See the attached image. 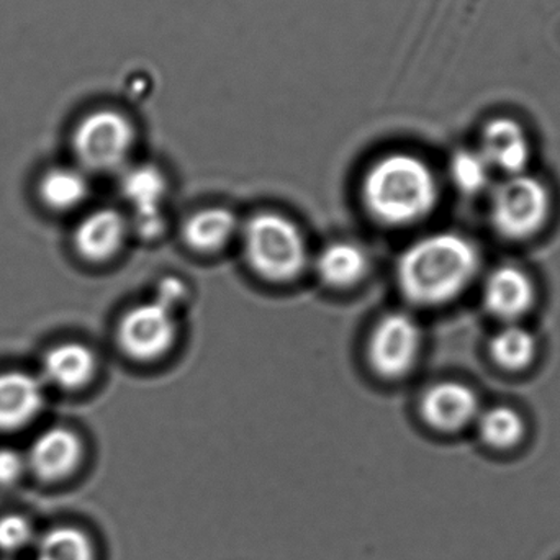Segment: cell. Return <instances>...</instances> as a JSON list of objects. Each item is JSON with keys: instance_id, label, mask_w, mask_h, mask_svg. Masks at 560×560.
Wrapping results in <instances>:
<instances>
[{"instance_id": "7", "label": "cell", "mask_w": 560, "mask_h": 560, "mask_svg": "<svg viewBox=\"0 0 560 560\" xmlns=\"http://www.w3.org/2000/svg\"><path fill=\"white\" fill-rule=\"evenodd\" d=\"M420 325L404 312L388 313L372 329L368 355L371 368L384 378L404 377L421 352Z\"/></svg>"}, {"instance_id": "11", "label": "cell", "mask_w": 560, "mask_h": 560, "mask_svg": "<svg viewBox=\"0 0 560 560\" xmlns=\"http://www.w3.org/2000/svg\"><path fill=\"white\" fill-rule=\"evenodd\" d=\"M480 153L492 170L509 176L525 173L532 158V144L523 125L515 118L497 117L483 125Z\"/></svg>"}, {"instance_id": "9", "label": "cell", "mask_w": 560, "mask_h": 560, "mask_svg": "<svg viewBox=\"0 0 560 560\" xmlns=\"http://www.w3.org/2000/svg\"><path fill=\"white\" fill-rule=\"evenodd\" d=\"M420 411L423 420L434 430L454 433L479 417V397L469 385L440 382L424 392Z\"/></svg>"}, {"instance_id": "6", "label": "cell", "mask_w": 560, "mask_h": 560, "mask_svg": "<svg viewBox=\"0 0 560 560\" xmlns=\"http://www.w3.org/2000/svg\"><path fill=\"white\" fill-rule=\"evenodd\" d=\"M117 336L118 345L131 359L163 358L177 338V310L153 296L121 316Z\"/></svg>"}, {"instance_id": "14", "label": "cell", "mask_w": 560, "mask_h": 560, "mask_svg": "<svg viewBox=\"0 0 560 560\" xmlns=\"http://www.w3.org/2000/svg\"><path fill=\"white\" fill-rule=\"evenodd\" d=\"M45 404L42 382L25 372L0 374V431L20 430L35 420Z\"/></svg>"}, {"instance_id": "23", "label": "cell", "mask_w": 560, "mask_h": 560, "mask_svg": "<svg viewBox=\"0 0 560 560\" xmlns=\"http://www.w3.org/2000/svg\"><path fill=\"white\" fill-rule=\"evenodd\" d=\"M35 541L32 523L20 515H5L0 518V551L20 552Z\"/></svg>"}, {"instance_id": "1", "label": "cell", "mask_w": 560, "mask_h": 560, "mask_svg": "<svg viewBox=\"0 0 560 560\" xmlns=\"http://www.w3.org/2000/svg\"><path fill=\"white\" fill-rule=\"evenodd\" d=\"M479 248L457 233H434L401 253L397 282L401 293L421 306H438L459 296L477 278Z\"/></svg>"}, {"instance_id": "10", "label": "cell", "mask_w": 560, "mask_h": 560, "mask_svg": "<svg viewBox=\"0 0 560 560\" xmlns=\"http://www.w3.org/2000/svg\"><path fill=\"white\" fill-rule=\"evenodd\" d=\"M82 460V441L74 431L56 427L43 431L30 447L32 472L45 482H59L75 472Z\"/></svg>"}, {"instance_id": "2", "label": "cell", "mask_w": 560, "mask_h": 560, "mask_svg": "<svg viewBox=\"0 0 560 560\" xmlns=\"http://www.w3.org/2000/svg\"><path fill=\"white\" fill-rule=\"evenodd\" d=\"M361 196L372 219L388 226H407L433 212L440 190L427 161L410 153H390L369 167Z\"/></svg>"}, {"instance_id": "3", "label": "cell", "mask_w": 560, "mask_h": 560, "mask_svg": "<svg viewBox=\"0 0 560 560\" xmlns=\"http://www.w3.org/2000/svg\"><path fill=\"white\" fill-rule=\"evenodd\" d=\"M240 232L246 262L256 275L271 282H289L302 275L308 248L292 220L262 212L252 217Z\"/></svg>"}, {"instance_id": "24", "label": "cell", "mask_w": 560, "mask_h": 560, "mask_svg": "<svg viewBox=\"0 0 560 560\" xmlns=\"http://www.w3.org/2000/svg\"><path fill=\"white\" fill-rule=\"evenodd\" d=\"M26 460L13 450H0V486H12L25 470Z\"/></svg>"}, {"instance_id": "4", "label": "cell", "mask_w": 560, "mask_h": 560, "mask_svg": "<svg viewBox=\"0 0 560 560\" xmlns=\"http://www.w3.org/2000/svg\"><path fill=\"white\" fill-rule=\"evenodd\" d=\"M133 124L115 108H95L82 115L72 131V151L85 170L107 173L125 166L133 151Z\"/></svg>"}, {"instance_id": "5", "label": "cell", "mask_w": 560, "mask_h": 560, "mask_svg": "<svg viewBox=\"0 0 560 560\" xmlns=\"http://www.w3.org/2000/svg\"><path fill=\"white\" fill-rule=\"evenodd\" d=\"M551 206V194L538 177L515 174L493 189L490 220L503 238H532L548 222Z\"/></svg>"}, {"instance_id": "18", "label": "cell", "mask_w": 560, "mask_h": 560, "mask_svg": "<svg viewBox=\"0 0 560 560\" xmlns=\"http://www.w3.org/2000/svg\"><path fill=\"white\" fill-rule=\"evenodd\" d=\"M88 194V177L74 167L49 170L39 183V197L43 202L58 212L81 206Z\"/></svg>"}, {"instance_id": "19", "label": "cell", "mask_w": 560, "mask_h": 560, "mask_svg": "<svg viewBox=\"0 0 560 560\" xmlns=\"http://www.w3.org/2000/svg\"><path fill=\"white\" fill-rule=\"evenodd\" d=\"M479 434L487 446L497 451L512 450L522 443L526 433L525 420L510 407H493L479 417Z\"/></svg>"}, {"instance_id": "21", "label": "cell", "mask_w": 560, "mask_h": 560, "mask_svg": "<svg viewBox=\"0 0 560 560\" xmlns=\"http://www.w3.org/2000/svg\"><path fill=\"white\" fill-rule=\"evenodd\" d=\"M43 560H97L91 536L74 526H56L38 539Z\"/></svg>"}, {"instance_id": "17", "label": "cell", "mask_w": 560, "mask_h": 560, "mask_svg": "<svg viewBox=\"0 0 560 560\" xmlns=\"http://www.w3.org/2000/svg\"><path fill=\"white\" fill-rule=\"evenodd\" d=\"M240 232L235 213L223 207H210L194 213L184 223V242L199 253H215L225 248Z\"/></svg>"}, {"instance_id": "8", "label": "cell", "mask_w": 560, "mask_h": 560, "mask_svg": "<svg viewBox=\"0 0 560 560\" xmlns=\"http://www.w3.org/2000/svg\"><path fill=\"white\" fill-rule=\"evenodd\" d=\"M167 189L166 176L151 164L131 167L121 177V194L133 210V226L141 238H160L166 230Z\"/></svg>"}, {"instance_id": "22", "label": "cell", "mask_w": 560, "mask_h": 560, "mask_svg": "<svg viewBox=\"0 0 560 560\" xmlns=\"http://www.w3.org/2000/svg\"><path fill=\"white\" fill-rule=\"evenodd\" d=\"M451 177L464 194H479L489 187L492 167L479 150H460L450 164Z\"/></svg>"}, {"instance_id": "16", "label": "cell", "mask_w": 560, "mask_h": 560, "mask_svg": "<svg viewBox=\"0 0 560 560\" xmlns=\"http://www.w3.org/2000/svg\"><path fill=\"white\" fill-rule=\"evenodd\" d=\"M368 271V253L352 242L329 243L316 258V275L332 289H349L361 282Z\"/></svg>"}, {"instance_id": "20", "label": "cell", "mask_w": 560, "mask_h": 560, "mask_svg": "<svg viewBox=\"0 0 560 560\" xmlns=\"http://www.w3.org/2000/svg\"><path fill=\"white\" fill-rule=\"evenodd\" d=\"M535 354L536 338L523 326H505L490 341V355L506 371H522L532 364Z\"/></svg>"}, {"instance_id": "25", "label": "cell", "mask_w": 560, "mask_h": 560, "mask_svg": "<svg viewBox=\"0 0 560 560\" xmlns=\"http://www.w3.org/2000/svg\"><path fill=\"white\" fill-rule=\"evenodd\" d=\"M154 296L163 300L167 305L173 306L174 310L179 308L183 305L184 300L187 299V287L183 280L176 278H166L158 283L156 292Z\"/></svg>"}, {"instance_id": "13", "label": "cell", "mask_w": 560, "mask_h": 560, "mask_svg": "<svg viewBox=\"0 0 560 560\" xmlns=\"http://www.w3.org/2000/svg\"><path fill=\"white\" fill-rule=\"evenodd\" d=\"M127 232V220L117 210H95L75 229L74 246L88 261L104 262L120 252Z\"/></svg>"}, {"instance_id": "12", "label": "cell", "mask_w": 560, "mask_h": 560, "mask_svg": "<svg viewBox=\"0 0 560 560\" xmlns=\"http://www.w3.org/2000/svg\"><path fill=\"white\" fill-rule=\"evenodd\" d=\"M535 285L516 266L497 268L483 285V303L489 313L503 322L522 318L535 302Z\"/></svg>"}, {"instance_id": "15", "label": "cell", "mask_w": 560, "mask_h": 560, "mask_svg": "<svg viewBox=\"0 0 560 560\" xmlns=\"http://www.w3.org/2000/svg\"><path fill=\"white\" fill-rule=\"evenodd\" d=\"M97 371V359L88 346L62 342L46 352L43 374L56 387L75 390L88 385Z\"/></svg>"}]
</instances>
